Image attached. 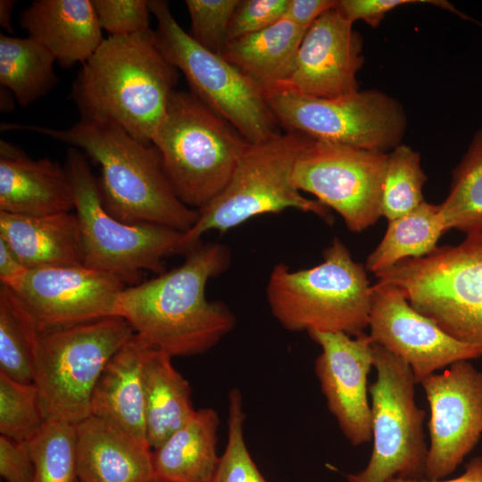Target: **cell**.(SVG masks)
I'll return each mask as SVG.
<instances>
[{"label":"cell","mask_w":482,"mask_h":482,"mask_svg":"<svg viewBox=\"0 0 482 482\" xmlns=\"http://www.w3.org/2000/svg\"><path fill=\"white\" fill-rule=\"evenodd\" d=\"M229 248L202 241L179 267L120 294L117 315L135 334L170 355L192 356L216 345L236 325V318L221 301H209V279L227 270Z\"/></svg>","instance_id":"obj_1"},{"label":"cell","mask_w":482,"mask_h":482,"mask_svg":"<svg viewBox=\"0 0 482 482\" xmlns=\"http://www.w3.org/2000/svg\"><path fill=\"white\" fill-rule=\"evenodd\" d=\"M1 129L38 133L83 152L100 166L98 183L106 211L126 224L186 233L198 218V210L176 195L154 145L136 139L113 123L80 120L66 129L3 123Z\"/></svg>","instance_id":"obj_2"},{"label":"cell","mask_w":482,"mask_h":482,"mask_svg":"<svg viewBox=\"0 0 482 482\" xmlns=\"http://www.w3.org/2000/svg\"><path fill=\"white\" fill-rule=\"evenodd\" d=\"M178 79V70L160 51L154 30L108 36L82 64L71 97L81 120L113 123L152 144Z\"/></svg>","instance_id":"obj_3"},{"label":"cell","mask_w":482,"mask_h":482,"mask_svg":"<svg viewBox=\"0 0 482 482\" xmlns=\"http://www.w3.org/2000/svg\"><path fill=\"white\" fill-rule=\"evenodd\" d=\"M364 266L335 238L314 267L272 269L266 286L269 308L289 331L317 330L357 336L369 326L372 286Z\"/></svg>","instance_id":"obj_4"},{"label":"cell","mask_w":482,"mask_h":482,"mask_svg":"<svg viewBox=\"0 0 482 482\" xmlns=\"http://www.w3.org/2000/svg\"><path fill=\"white\" fill-rule=\"evenodd\" d=\"M152 144L176 195L198 211L223 190L250 145L190 91L178 90Z\"/></svg>","instance_id":"obj_5"},{"label":"cell","mask_w":482,"mask_h":482,"mask_svg":"<svg viewBox=\"0 0 482 482\" xmlns=\"http://www.w3.org/2000/svg\"><path fill=\"white\" fill-rule=\"evenodd\" d=\"M312 140L301 133L287 131L250 144L226 187L198 211L195 223L184 233L186 245L191 250L210 230L223 234L253 217L287 209L313 213L331 223L328 208L304 197L291 179L295 161Z\"/></svg>","instance_id":"obj_6"},{"label":"cell","mask_w":482,"mask_h":482,"mask_svg":"<svg viewBox=\"0 0 482 482\" xmlns=\"http://www.w3.org/2000/svg\"><path fill=\"white\" fill-rule=\"evenodd\" d=\"M64 168L80 229L83 266L113 275L131 287L141 283L145 270L160 275L166 271L167 257L190 251L180 231L126 224L112 217L104 205L98 179L79 149L68 148Z\"/></svg>","instance_id":"obj_7"},{"label":"cell","mask_w":482,"mask_h":482,"mask_svg":"<svg viewBox=\"0 0 482 482\" xmlns=\"http://www.w3.org/2000/svg\"><path fill=\"white\" fill-rule=\"evenodd\" d=\"M375 275L377 282L400 288L415 310L482 356V232Z\"/></svg>","instance_id":"obj_8"},{"label":"cell","mask_w":482,"mask_h":482,"mask_svg":"<svg viewBox=\"0 0 482 482\" xmlns=\"http://www.w3.org/2000/svg\"><path fill=\"white\" fill-rule=\"evenodd\" d=\"M134 334L120 316L37 330L34 383L46 418L78 424L91 416L103 370Z\"/></svg>","instance_id":"obj_9"},{"label":"cell","mask_w":482,"mask_h":482,"mask_svg":"<svg viewBox=\"0 0 482 482\" xmlns=\"http://www.w3.org/2000/svg\"><path fill=\"white\" fill-rule=\"evenodd\" d=\"M156 19V44L165 58L183 72L190 92L230 123L250 144L280 133L278 121L262 90L227 62L197 44L172 15L169 3L148 0Z\"/></svg>","instance_id":"obj_10"},{"label":"cell","mask_w":482,"mask_h":482,"mask_svg":"<svg viewBox=\"0 0 482 482\" xmlns=\"http://www.w3.org/2000/svg\"><path fill=\"white\" fill-rule=\"evenodd\" d=\"M263 95L279 125L314 140L386 153L401 144L406 130L403 108L379 90L319 98L277 86Z\"/></svg>","instance_id":"obj_11"},{"label":"cell","mask_w":482,"mask_h":482,"mask_svg":"<svg viewBox=\"0 0 482 482\" xmlns=\"http://www.w3.org/2000/svg\"><path fill=\"white\" fill-rule=\"evenodd\" d=\"M376 380L370 386L373 448L367 466L348 474V482H386L393 478H425L428 447L426 412L415 400L409 365L373 342Z\"/></svg>","instance_id":"obj_12"},{"label":"cell","mask_w":482,"mask_h":482,"mask_svg":"<svg viewBox=\"0 0 482 482\" xmlns=\"http://www.w3.org/2000/svg\"><path fill=\"white\" fill-rule=\"evenodd\" d=\"M386 155L312 139L295 161L292 183L336 211L351 231L362 232L382 216Z\"/></svg>","instance_id":"obj_13"},{"label":"cell","mask_w":482,"mask_h":482,"mask_svg":"<svg viewBox=\"0 0 482 482\" xmlns=\"http://www.w3.org/2000/svg\"><path fill=\"white\" fill-rule=\"evenodd\" d=\"M2 285L38 331L118 316L126 287L113 275L83 265L26 270Z\"/></svg>","instance_id":"obj_14"},{"label":"cell","mask_w":482,"mask_h":482,"mask_svg":"<svg viewBox=\"0 0 482 482\" xmlns=\"http://www.w3.org/2000/svg\"><path fill=\"white\" fill-rule=\"evenodd\" d=\"M420 384L430 410L425 478L439 480L456 470L481 436L482 372L459 361Z\"/></svg>","instance_id":"obj_15"},{"label":"cell","mask_w":482,"mask_h":482,"mask_svg":"<svg viewBox=\"0 0 482 482\" xmlns=\"http://www.w3.org/2000/svg\"><path fill=\"white\" fill-rule=\"evenodd\" d=\"M368 327L374 343L409 365L417 384L453 362L481 357L476 347L451 337L415 310L393 285L372 286Z\"/></svg>","instance_id":"obj_16"},{"label":"cell","mask_w":482,"mask_h":482,"mask_svg":"<svg viewBox=\"0 0 482 482\" xmlns=\"http://www.w3.org/2000/svg\"><path fill=\"white\" fill-rule=\"evenodd\" d=\"M307 333L321 348L314 370L328 409L351 445L369 443L372 416L368 376L374 368L373 340L364 332L354 337L343 332Z\"/></svg>","instance_id":"obj_17"},{"label":"cell","mask_w":482,"mask_h":482,"mask_svg":"<svg viewBox=\"0 0 482 482\" xmlns=\"http://www.w3.org/2000/svg\"><path fill=\"white\" fill-rule=\"evenodd\" d=\"M362 49L361 35L334 7L306 30L291 73L278 86L319 98L351 95L360 90L357 73L364 62Z\"/></svg>","instance_id":"obj_18"},{"label":"cell","mask_w":482,"mask_h":482,"mask_svg":"<svg viewBox=\"0 0 482 482\" xmlns=\"http://www.w3.org/2000/svg\"><path fill=\"white\" fill-rule=\"evenodd\" d=\"M74 210L64 165L48 157L31 159L20 148L0 142V212L46 216Z\"/></svg>","instance_id":"obj_19"},{"label":"cell","mask_w":482,"mask_h":482,"mask_svg":"<svg viewBox=\"0 0 482 482\" xmlns=\"http://www.w3.org/2000/svg\"><path fill=\"white\" fill-rule=\"evenodd\" d=\"M20 25L63 68L83 64L104 39L92 0H35Z\"/></svg>","instance_id":"obj_20"},{"label":"cell","mask_w":482,"mask_h":482,"mask_svg":"<svg viewBox=\"0 0 482 482\" xmlns=\"http://www.w3.org/2000/svg\"><path fill=\"white\" fill-rule=\"evenodd\" d=\"M153 346L134 334L110 359L91 397V416L115 425L148 445L145 421L144 368Z\"/></svg>","instance_id":"obj_21"},{"label":"cell","mask_w":482,"mask_h":482,"mask_svg":"<svg viewBox=\"0 0 482 482\" xmlns=\"http://www.w3.org/2000/svg\"><path fill=\"white\" fill-rule=\"evenodd\" d=\"M79 482H152V450L111 422L89 416L77 424Z\"/></svg>","instance_id":"obj_22"},{"label":"cell","mask_w":482,"mask_h":482,"mask_svg":"<svg viewBox=\"0 0 482 482\" xmlns=\"http://www.w3.org/2000/svg\"><path fill=\"white\" fill-rule=\"evenodd\" d=\"M0 238L27 270L83 265L79 220L71 212L46 216L0 212Z\"/></svg>","instance_id":"obj_23"},{"label":"cell","mask_w":482,"mask_h":482,"mask_svg":"<svg viewBox=\"0 0 482 482\" xmlns=\"http://www.w3.org/2000/svg\"><path fill=\"white\" fill-rule=\"evenodd\" d=\"M219 424L214 409L195 411L186 424L152 450L155 478L167 482H212L220 461L216 452Z\"/></svg>","instance_id":"obj_24"},{"label":"cell","mask_w":482,"mask_h":482,"mask_svg":"<svg viewBox=\"0 0 482 482\" xmlns=\"http://www.w3.org/2000/svg\"><path fill=\"white\" fill-rule=\"evenodd\" d=\"M305 32L284 17L264 29L229 40L221 56L263 92L287 79Z\"/></svg>","instance_id":"obj_25"},{"label":"cell","mask_w":482,"mask_h":482,"mask_svg":"<svg viewBox=\"0 0 482 482\" xmlns=\"http://www.w3.org/2000/svg\"><path fill=\"white\" fill-rule=\"evenodd\" d=\"M146 441L154 450L195 414L191 387L172 366L171 357L152 348L144 368Z\"/></svg>","instance_id":"obj_26"},{"label":"cell","mask_w":482,"mask_h":482,"mask_svg":"<svg viewBox=\"0 0 482 482\" xmlns=\"http://www.w3.org/2000/svg\"><path fill=\"white\" fill-rule=\"evenodd\" d=\"M446 231L439 206L426 201L411 212L388 220L380 243L370 253L365 269L374 274L406 259L429 255Z\"/></svg>","instance_id":"obj_27"},{"label":"cell","mask_w":482,"mask_h":482,"mask_svg":"<svg viewBox=\"0 0 482 482\" xmlns=\"http://www.w3.org/2000/svg\"><path fill=\"white\" fill-rule=\"evenodd\" d=\"M55 58L37 40L0 34V84L26 107L47 95L59 82Z\"/></svg>","instance_id":"obj_28"},{"label":"cell","mask_w":482,"mask_h":482,"mask_svg":"<svg viewBox=\"0 0 482 482\" xmlns=\"http://www.w3.org/2000/svg\"><path fill=\"white\" fill-rule=\"evenodd\" d=\"M438 206L446 231L482 232V130L473 137L454 170L450 192Z\"/></svg>","instance_id":"obj_29"},{"label":"cell","mask_w":482,"mask_h":482,"mask_svg":"<svg viewBox=\"0 0 482 482\" xmlns=\"http://www.w3.org/2000/svg\"><path fill=\"white\" fill-rule=\"evenodd\" d=\"M37 329L9 289L0 287V372L21 383H34Z\"/></svg>","instance_id":"obj_30"},{"label":"cell","mask_w":482,"mask_h":482,"mask_svg":"<svg viewBox=\"0 0 482 482\" xmlns=\"http://www.w3.org/2000/svg\"><path fill=\"white\" fill-rule=\"evenodd\" d=\"M32 482H79L77 424L47 419L29 442Z\"/></svg>","instance_id":"obj_31"},{"label":"cell","mask_w":482,"mask_h":482,"mask_svg":"<svg viewBox=\"0 0 482 482\" xmlns=\"http://www.w3.org/2000/svg\"><path fill=\"white\" fill-rule=\"evenodd\" d=\"M428 178L420 155L400 144L386 155L382 187L381 212L387 220L403 216L425 202L423 186Z\"/></svg>","instance_id":"obj_32"},{"label":"cell","mask_w":482,"mask_h":482,"mask_svg":"<svg viewBox=\"0 0 482 482\" xmlns=\"http://www.w3.org/2000/svg\"><path fill=\"white\" fill-rule=\"evenodd\" d=\"M47 418L35 383H21L0 372V433L29 442Z\"/></svg>","instance_id":"obj_33"},{"label":"cell","mask_w":482,"mask_h":482,"mask_svg":"<svg viewBox=\"0 0 482 482\" xmlns=\"http://www.w3.org/2000/svg\"><path fill=\"white\" fill-rule=\"evenodd\" d=\"M228 440L212 482H268L253 461L244 437L245 414L237 388L229 393Z\"/></svg>","instance_id":"obj_34"},{"label":"cell","mask_w":482,"mask_h":482,"mask_svg":"<svg viewBox=\"0 0 482 482\" xmlns=\"http://www.w3.org/2000/svg\"><path fill=\"white\" fill-rule=\"evenodd\" d=\"M237 3L238 0H186L191 21L190 36L206 50L221 55Z\"/></svg>","instance_id":"obj_35"},{"label":"cell","mask_w":482,"mask_h":482,"mask_svg":"<svg viewBox=\"0 0 482 482\" xmlns=\"http://www.w3.org/2000/svg\"><path fill=\"white\" fill-rule=\"evenodd\" d=\"M102 29L110 37L152 30L148 0H92Z\"/></svg>","instance_id":"obj_36"},{"label":"cell","mask_w":482,"mask_h":482,"mask_svg":"<svg viewBox=\"0 0 482 482\" xmlns=\"http://www.w3.org/2000/svg\"><path fill=\"white\" fill-rule=\"evenodd\" d=\"M288 0H238L228 32L231 39L264 29L284 18Z\"/></svg>","instance_id":"obj_37"},{"label":"cell","mask_w":482,"mask_h":482,"mask_svg":"<svg viewBox=\"0 0 482 482\" xmlns=\"http://www.w3.org/2000/svg\"><path fill=\"white\" fill-rule=\"evenodd\" d=\"M412 4H433L457 12L448 2L443 0H337L335 9L353 24L356 21H363L376 28L392 10Z\"/></svg>","instance_id":"obj_38"},{"label":"cell","mask_w":482,"mask_h":482,"mask_svg":"<svg viewBox=\"0 0 482 482\" xmlns=\"http://www.w3.org/2000/svg\"><path fill=\"white\" fill-rule=\"evenodd\" d=\"M0 475L6 482H32L34 465L28 442L0 436Z\"/></svg>","instance_id":"obj_39"},{"label":"cell","mask_w":482,"mask_h":482,"mask_svg":"<svg viewBox=\"0 0 482 482\" xmlns=\"http://www.w3.org/2000/svg\"><path fill=\"white\" fill-rule=\"evenodd\" d=\"M337 0H288L284 17L307 30L325 12L335 7Z\"/></svg>","instance_id":"obj_40"},{"label":"cell","mask_w":482,"mask_h":482,"mask_svg":"<svg viewBox=\"0 0 482 482\" xmlns=\"http://www.w3.org/2000/svg\"><path fill=\"white\" fill-rule=\"evenodd\" d=\"M27 269L20 262L18 258L0 238V281L1 284H7L14 279Z\"/></svg>","instance_id":"obj_41"},{"label":"cell","mask_w":482,"mask_h":482,"mask_svg":"<svg viewBox=\"0 0 482 482\" xmlns=\"http://www.w3.org/2000/svg\"><path fill=\"white\" fill-rule=\"evenodd\" d=\"M386 482H482V456L472 458L466 464L464 473L453 479L429 480L393 478Z\"/></svg>","instance_id":"obj_42"},{"label":"cell","mask_w":482,"mask_h":482,"mask_svg":"<svg viewBox=\"0 0 482 482\" xmlns=\"http://www.w3.org/2000/svg\"><path fill=\"white\" fill-rule=\"evenodd\" d=\"M15 3L13 0L0 1V25L9 33H13L11 21Z\"/></svg>","instance_id":"obj_43"},{"label":"cell","mask_w":482,"mask_h":482,"mask_svg":"<svg viewBox=\"0 0 482 482\" xmlns=\"http://www.w3.org/2000/svg\"><path fill=\"white\" fill-rule=\"evenodd\" d=\"M13 98H15L13 94L6 87H4L1 86V90H0L1 112H11L13 110L14 108Z\"/></svg>","instance_id":"obj_44"},{"label":"cell","mask_w":482,"mask_h":482,"mask_svg":"<svg viewBox=\"0 0 482 482\" xmlns=\"http://www.w3.org/2000/svg\"><path fill=\"white\" fill-rule=\"evenodd\" d=\"M152 482H167V481L161 480V479H158V478H154Z\"/></svg>","instance_id":"obj_45"}]
</instances>
